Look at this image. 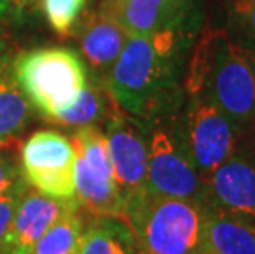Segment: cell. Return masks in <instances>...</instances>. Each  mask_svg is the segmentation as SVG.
Listing matches in <instances>:
<instances>
[{
    "label": "cell",
    "mask_w": 255,
    "mask_h": 254,
    "mask_svg": "<svg viewBox=\"0 0 255 254\" xmlns=\"http://www.w3.org/2000/svg\"><path fill=\"white\" fill-rule=\"evenodd\" d=\"M181 2H186V3H201V0H181Z\"/></svg>",
    "instance_id": "obj_26"
},
{
    "label": "cell",
    "mask_w": 255,
    "mask_h": 254,
    "mask_svg": "<svg viewBox=\"0 0 255 254\" xmlns=\"http://www.w3.org/2000/svg\"><path fill=\"white\" fill-rule=\"evenodd\" d=\"M203 207L255 225V159L244 145L204 180Z\"/></svg>",
    "instance_id": "obj_9"
},
{
    "label": "cell",
    "mask_w": 255,
    "mask_h": 254,
    "mask_svg": "<svg viewBox=\"0 0 255 254\" xmlns=\"http://www.w3.org/2000/svg\"><path fill=\"white\" fill-rule=\"evenodd\" d=\"M109 147L112 178L122 207L146 190L148 139L146 127L140 119L116 106L102 124ZM124 212V210H122Z\"/></svg>",
    "instance_id": "obj_8"
},
{
    "label": "cell",
    "mask_w": 255,
    "mask_h": 254,
    "mask_svg": "<svg viewBox=\"0 0 255 254\" xmlns=\"http://www.w3.org/2000/svg\"><path fill=\"white\" fill-rule=\"evenodd\" d=\"M76 36L79 40L81 51L91 64L92 74L101 79L107 76L128 40L126 31L99 8L86 12L79 21Z\"/></svg>",
    "instance_id": "obj_12"
},
{
    "label": "cell",
    "mask_w": 255,
    "mask_h": 254,
    "mask_svg": "<svg viewBox=\"0 0 255 254\" xmlns=\"http://www.w3.org/2000/svg\"><path fill=\"white\" fill-rule=\"evenodd\" d=\"M198 254H209V253H208V251H204V250H203V251H201V253H198Z\"/></svg>",
    "instance_id": "obj_27"
},
{
    "label": "cell",
    "mask_w": 255,
    "mask_h": 254,
    "mask_svg": "<svg viewBox=\"0 0 255 254\" xmlns=\"http://www.w3.org/2000/svg\"><path fill=\"white\" fill-rule=\"evenodd\" d=\"M20 178V162L17 160L15 154H12L10 150L0 149V195H3L8 188H12Z\"/></svg>",
    "instance_id": "obj_21"
},
{
    "label": "cell",
    "mask_w": 255,
    "mask_h": 254,
    "mask_svg": "<svg viewBox=\"0 0 255 254\" xmlns=\"http://www.w3.org/2000/svg\"><path fill=\"white\" fill-rule=\"evenodd\" d=\"M79 254H143L132 228L116 216H91L86 226Z\"/></svg>",
    "instance_id": "obj_13"
},
{
    "label": "cell",
    "mask_w": 255,
    "mask_h": 254,
    "mask_svg": "<svg viewBox=\"0 0 255 254\" xmlns=\"http://www.w3.org/2000/svg\"><path fill=\"white\" fill-rule=\"evenodd\" d=\"M86 5V0H41L43 13L58 35L69 36Z\"/></svg>",
    "instance_id": "obj_18"
},
{
    "label": "cell",
    "mask_w": 255,
    "mask_h": 254,
    "mask_svg": "<svg viewBox=\"0 0 255 254\" xmlns=\"http://www.w3.org/2000/svg\"><path fill=\"white\" fill-rule=\"evenodd\" d=\"M227 28L255 48V0H226Z\"/></svg>",
    "instance_id": "obj_19"
},
{
    "label": "cell",
    "mask_w": 255,
    "mask_h": 254,
    "mask_svg": "<svg viewBox=\"0 0 255 254\" xmlns=\"http://www.w3.org/2000/svg\"><path fill=\"white\" fill-rule=\"evenodd\" d=\"M99 10L128 36H148L188 21H201L199 3L181 0H102Z\"/></svg>",
    "instance_id": "obj_10"
},
{
    "label": "cell",
    "mask_w": 255,
    "mask_h": 254,
    "mask_svg": "<svg viewBox=\"0 0 255 254\" xmlns=\"http://www.w3.org/2000/svg\"><path fill=\"white\" fill-rule=\"evenodd\" d=\"M10 69V63H8V55L7 51H5L3 45L0 43V78L3 76L5 73H7Z\"/></svg>",
    "instance_id": "obj_23"
},
{
    "label": "cell",
    "mask_w": 255,
    "mask_h": 254,
    "mask_svg": "<svg viewBox=\"0 0 255 254\" xmlns=\"http://www.w3.org/2000/svg\"><path fill=\"white\" fill-rule=\"evenodd\" d=\"M173 114L143 122L148 139L146 190L203 205L204 182L180 144L173 126Z\"/></svg>",
    "instance_id": "obj_6"
},
{
    "label": "cell",
    "mask_w": 255,
    "mask_h": 254,
    "mask_svg": "<svg viewBox=\"0 0 255 254\" xmlns=\"http://www.w3.org/2000/svg\"><path fill=\"white\" fill-rule=\"evenodd\" d=\"M173 126L203 182L237 152L246 136L203 89L184 94Z\"/></svg>",
    "instance_id": "obj_5"
},
{
    "label": "cell",
    "mask_w": 255,
    "mask_h": 254,
    "mask_svg": "<svg viewBox=\"0 0 255 254\" xmlns=\"http://www.w3.org/2000/svg\"><path fill=\"white\" fill-rule=\"evenodd\" d=\"M12 74L31 107L48 122L78 101L89 78L83 58L64 46L21 53Z\"/></svg>",
    "instance_id": "obj_4"
},
{
    "label": "cell",
    "mask_w": 255,
    "mask_h": 254,
    "mask_svg": "<svg viewBox=\"0 0 255 254\" xmlns=\"http://www.w3.org/2000/svg\"><path fill=\"white\" fill-rule=\"evenodd\" d=\"M20 172L25 183L46 197L74 198L76 152L68 136L43 129L20 147Z\"/></svg>",
    "instance_id": "obj_7"
},
{
    "label": "cell",
    "mask_w": 255,
    "mask_h": 254,
    "mask_svg": "<svg viewBox=\"0 0 255 254\" xmlns=\"http://www.w3.org/2000/svg\"><path fill=\"white\" fill-rule=\"evenodd\" d=\"M203 89L241 131L255 124V48L227 26L206 28L189 53L184 94Z\"/></svg>",
    "instance_id": "obj_2"
},
{
    "label": "cell",
    "mask_w": 255,
    "mask_h": 254,
    "mask_svg": "<svg viewBox=\"0 0 255 254\" xmlns=\"http://www.w3.org/2000/svg\"><path fill=\"white\" fill-rule=\"evenodd\" d=\"M199 28L201 21H188L148 36H128L104 78L112 101L142 122L176 112L184 99V69Z\"/></svg>",
    "instance_id": "obj_1"
},
{
    "label": "cell",
    "mask_w": 255,
    "mask_h": 254,
    "mask_svg": "<svg viewBox=\"0 0 255 254\" xmlns=\"http://www.w3.org/2000/svg\"><path fill=\"white\" fill-rule=\"evenodd\" d=\"M31 117L33 107L8 69L0 78V147L17 144Z\"/></svg>",
    "instance_id": "obj_16"
},
{
    "label": "cell",
    "mask_w": 255,
    "mask_h": 254,
    "mask_svg": "<svg viewBox=\"0 0 255 254\" xmlns=\"http://www.w3.org/2000/svg\"><path fill=\"white\" fill-rule=\"evenodd\" d=\"M86 226V213L73 210L45 231L31 254H79Z\"/></svg>",
    "instance_id": "obj_17"
},
{
    "label": "cell",
    "mask_w": 255,
    "mask_h": 254,
    "mask_svg": "<svg viewBox=\"0 0 255 254\" xmlns=\"http://www.w3.org/2000/svg\"><path fill=\"white\" fill-rule=\"evenodd\" d=\"M203 250L209 254H255V225L206 210Z\"/></svg>",
    "instance_id": "obj_14"
},
{
    "label": "cell",
    "mask_w": 255,
    "mask_h": 254,
    "mask_svg": "<svg viewBox=\"0 0 255 254\" xmlns=\"http://www.w3.org/2000/svg\"><path fill=\"white\" fill-rule=\"evenodd\" d=\"M244 137H247V139H254V140H255V124H254V126H252L251 129H249L247 132H246V136H244Z\"/></svg>",
    "instance_id": "obj_25"
},
{
    "label": "cell",
    "mask_w": 255,
    "mask_h": 254,
    "mask_svg": "<svg viewBox=\"0 0 255 254\" xmlns=\"http://www.w3.org/2000/svg\"><path fill=\"white\" fill-rule=\"evenodd\" d=\"M26 188H28V185L25 183L23 178H20L12 188H8L3 195H0V246H2L3 236L7 233V228L13 218L17 205Z\"/></svg>",
    "instance_id": "obj_20"
},
{
    "label": "cell",
    "mask_w": 255,
    "mask_h": 254,
    "mask_svg": "<svg viewBox=\"0 0 255 254\" xmlns=\"http://www.w3.org/2000/svg\"><path fill=\"white\" fill-rule=\"evenodd\" d=\"M36 0H0V17L21 18Z\"/></svg>",
    "instance_id": "obj_22"
},
{
    "label": "cell",
    "mask_w": 255,
    "mask_h": 254,
    "mask_svg": "<svg viewBox=\"0 0 255 254\" xmlns=\"http://www.w3.org/2000/svg\"><path fill=\"white\" fill-rule=\"evenodd\" d=\"M116 106L117 104L112 101L111 94L107 93L104 79L92 74V79L88 78V84L79 94L78 101L66 111L59 112L51 122L68 127L71 131L83 126H91V124L99 126L106 122V119L109 117Z\"/></svg>",
    "instance_id": "obj_15"
},
{
    "label": "cell",
    "mask_w": 255,
    "mask_h": 254,
    "mask_svg": "<svg viewBox=\"0 0 255 254\" xmlns=\"http://www.w3.org/2000/svg\"><path fill=\"white\" fill-rule=\"evenodd\" d=\"M242 145L249 150V152H251V154L254 155V159H255V140H254V139H247V137H244Z\"/></svg>",
    "instance_id": "obj_24"
},
{
    "label": "cell",
    "mask_w": 255,
    "mask_h": 254,
    "mask_svg": "<svg viewBox=\"0 0 255 254\" xmlns=\"http://www.w3.org/2000/svg\"><path fill=\"white\" fill-rule=\"evenodd\" d=\"M73 210H81L78 200H58L26 188L3 236L0 254H31L45 231Z\"/></svg>",
    "instance_id": "obj_11"
},
{
    "label": "cell",
    "mask_w": 255,
    "mask_h": 254,
    "mask_svg": "<svg viewBox=\"0 0 255 254\" xmlns=\"http://www.w3.org/2000/svg\"><path fill=\"white\" fill-rule=\"evenodd\" d=\"M122 220L132 228L143 254L203 251L206 208L201 203L145 190L124 205Z\"/></svg>",
    "instance_id": "obj_3"
}]
</instances>
